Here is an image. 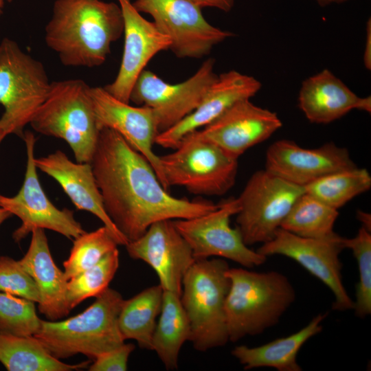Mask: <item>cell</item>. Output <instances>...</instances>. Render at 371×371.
<instances>
[{
    "instance_id": "obj_43",
    "label": "cell",
    "mask_w": 371,
    "mask_h": 371,
    "mask_svg": "<svg viewBox=\"0 0 371 371\" xmlns=\"http://www.w3.org/2000/svg\"><path fill=\"white\" fill-rule=\"evenodd\" d=\"M5 1H7L8 2H11L12 0H5Z\"/></svg>"
},
{
    "instance_id": "obj_12",
    "label": "cell",
    "mask_w": 371,
    "mask_h": 371,
    "mask_svg": "<svg viewBox=\"0 0 371 371\" xmlns=\"http://www.w3.org/2000/svg\"><path fill=\"white\" fill-rule=\"evenodd\" d=\"M214 64L213 58L207 59L193 76L174 85L144 69L133 87L130 102L153 110L159 134L179 123L199 105L218 77Z\"/></svg>"
},
{
    "instance_id": "obj_32",
    "label": "cell",
    "mask_w": 371,
    "mask_h": 371,
    "mask_svg": "<svg viewBox=\"0 0 371 371\" xmlns=\"http://www.w3.org/2000/svg\"><path fill=\"white\" fill-rule=\"evenodd\" d=\"M41 325L35 302L0 291V333L32 337L38 332Z\"/></svg>"
},
{
    "instance_id": "obj_25",
    "label": "cell",
    "mask_w": 371,
    "mask_h": 371,
    "mask_svg": "<svg viewBox=\"0 0 371 371\" xmlns=\"http://www.w3.org/2000/svg\"><path fill=\"white\" fill-rule=\"evenodd\" d=\"M180 297L164 291L160 317L153 337L152 350L167 370L177 369L181 348L190 339V325Z\"/></svg>"
},
{
    "instance_id": "obj_1",
    "label": "cell",
    "mask_w": 371,
    "mask_h": 371,
    "mask_svg": "<svg viewBox=\"0 0 371 371\" xmlns=\"http://www.w3.org/2000/svg\"><path fill=\"white\" fill-rule=\"evenodd\" d=\"M90 164L104 209L128 242L156 222L190 218L218 207L170 195L146 158L111 128L100 130Z\"/></svg>"
},
{
    "instance_id": "obj_35",
    "label": "cell",
    "mask_w": 371,
    "mask_h": 371,
    "mask_svg": "<svg viewBox=\"0 0 371 371\" xmlns=\"http://www.w3.org/2000/svg\"><path fill=\"white\" fill-rule=\"evenodd\" d=\"M135 348L133 344L124 343L113 350L104 352L93 361L89 370L126 371L128 357Z\"/></svg>"
},
{
    "instance_id": "obj_22",
    "label": "cell",
    "mask_w": 371,
    "mask_h": 371,
    "mask_svg": "<svg viewBox=\"0 0 371 371\" xmlns=\"http://www.w3.org/2000/svg\"><path fill=\"white\" fill-rule=\"evenodd\" d=\"M298 106L311 122L328 124L353 109L370 113L371 98L357 95L330 71L323 69L302 82Z\"/></svg>"
},
{
    "instance_id": "obj_19",
    "label": "cell",
    "mask_w": 371,
    "mask_h": 371,
    "mask_svg": "<svg viewBox=\"0 0 371 371\" xmlns=\"http://www.w3.org/2000/svg\"><path fill=\"white\" fill-rule=\"evenodd\" d=\"M282 126L277 114L240 100L214 121L199 130L205 139L238 159L251 147L269 138Z\"/></svg>"
},
{
    "instance_id": "obj_3",
    "label": "cell",
    "mask_w": 371,
    "mask_h": 371,
    "mask_svg": "<svg viewBox=\"0 0 371 371\" xmlns=\"http://www.w3.org/2000/svg\"><path fill=\"white\" fill-rule=\"evenodd\" d=\"M225 313L229 341L260 335L276 325L295 300V291L284 274L229 268Z\"/></svg>"
},
{
    "instance_id": "obj_8",
    "label": "cell",
    "mask_w": 371,
    "mask_h": 371,
    "mask_svg": "<svg viewBox=\"0 0 371 371\" xmlns=\"http://www.w3.org/2000/svg\"><path fill=\"white\" fill-rule=\"evenodd\" d=\"M159 158L169 188L177 186L194 194L219 196L236 181L238 159L204 138L199 130L185 135L173 152Z\"/></svg>"
},
{
    "instance_id": "obj_41",
    "label": "cell",
    "mask_w": 371,
    "mask_h": 371,
    "mask_svg": "<svg viewBox=\"0 0 371 371\" xmlns=\"http://www.w3.org/2000/svg\"><path fill=\"white\" fill-rule=\"evenodd\" d=\"M4 1L5 0H0V16L3 13V8L4 6Z\"/></svg>"
},
{
    "instance_id": "obj_21",
    "label": "cell",
    "mask_w": 371,
    "mask_h": 371,
    "mask_svg": "<svg viewBox=\"0 0 371 371\" xmlns=\"http://www.w3.org/2000/svg\"><path fill=\"white\" fill-rule=\"evenodd\" d=\"M36 168L54 178L78 210L97 216L113 234L120 245L128 241L107 214L90 163H74L61 150L34 158Z\"/></svg>"
},
{
    "instance_id": "obj_5",
    "label": "cell",
    "mask_w": 371,
    "mask_h": 371,
    "mask_svg": "<svg viewBox=\"0 0 371 371\" xmlns=\"http://www.w3.org/2000/svg\"><path fill=\"white\" fill-rule=\"evenodd\" d=\"M223 258L197 259L184 275L181 301L190 325V339L198 351L229 341L225 304L230 286Z\"/></svg>"
},
{
    "instance_id": "obj_36",
    "label": "cell",
    "mask_w": 371,
    "mask_h": 371,
    "mask_svg": "<svg viewBox=\"0 0 371 371\" xmlns=\"http://www.w3.org/2000/svg\"><path fill=\"white\" fill-rule=\"evenodd\" d=\"M201 8H214L223 12L230 11L235 0H186Z\"/></svg>"
},
{
    "instance_id": "obj_37",
    "label": "cell",
    "mask_w": 371,
    "mask_h": 371,
    "mask_svg": "<svg viewBox=\"0 0 371 371\" xmlns=\"http://www.w3.org/2000/svg\"><path fill=\"white\" fill-rule=\"evenodd\" d=\"M366 48L363 55V61L366 67L368 69H371V21L370 19L368 21L366 25Z\"/></svg>"
},
{
    "instance_id": "obj_14",
    "label": "cell",
    "mask_w": 371,
    "mask_h": 371,
    "mask_svg": "<svg viewBox=\"0 0 371 371\" xmlns=\"http://www.w3.org/2000/svg\"><path fill=\"white\" fill-rule=\"evenodd\" d=\"M344 249L341 236L311 238L294 234L281 227L273 238L256 250L267 257L282 255L290 258L321 280L333 292L332 309L344 311L354 308V301L348 294L342 281V263L339 254Z\"/></svg>"
},
{
    "instance_id": "obj_33",
    "label": "cell",
    "mask_w": 371,
    "mask_h": 371,
    "mask_svg": "<svg viewBox=\"0 0 371 371\" xmlns=\"http://www.w3.org/2000/svg\"><path fill=\"white\" fill-rule=\"evenodd\" d=\"M344 248L350 249L355 258L359 273L354 308L356 316L364 318L371 313V234L361 226L352 238L341 237Z\"/></svg>"
},
{
    "instance_id": "obj_28",
    "label": "cell",
    "mask_w": 371,
    "mask_h": 371,
    "mask_svg": "<svg viewBox=\"0 0 371 371\" xmlns=\"http://www.w3.org/2000/svg\"><path fill=\"white\" fill-rule=\"evenodd\" d=\"M338 215V210L304 192L295 202L280 227L302 237L328 238L337 234L333 226Z\"/></svg>"
},
{
    "instance_id": "obj_7",
    "label": "cell",
    "mask_w": 371,
    "mask_h": 371,
    "mask_svg": "<svg viewBox=\"0 0 371 371\" xmlns=\"http://www.w3.org/2000/svg\"><path fill=\"white\" fill-rule=\"evenodd\" d=\"M51 88L41 62L24 52L13 40L0 42V104L4 112L0 117V131L5 136L23 138L30 124L45 102Z\"/></svg>"
},
{
    "instance_id": "obj_4",
    "label": "cell",
    "mask_w": 371,
    "mask_h": 371,
    "mask_svg": "<svg viewBox=\"0 0 371 371\" xmlns=\"http://www.w3.org/2000/svg\"><path fill=\"white\" fill-rule=\"evenodd\" d=\"M123 302L118 291L108 287L86 310L72 317L41 319L34 337L58 359L82 354L93 361L124 344L118 325Z\"/></svg>"
},
{
    "instance_id": "obj_18",
    "label": "cell",
    "mask_w": 371,
    "mask_h": 371,
    "mask_svg": "<svg viewBox=\"0 0 371 371\" xmlns=\"http://www.w3.org/2000/svg\"><path fill=\"white\" fill-rule=\"evenodd\" d=\"M355 167L348 149L333 142L304 148L293 141L281 139L273 143L266 153L267 171L302 187L329 174Z\"/></svg>"
},
{
    "instance_id": "obj_23",
    "label": "cell",
    "mask_w": 371,
    "mask_h": 371,
    "mask_svg": "<svg viewBox=\"0 0 371 371\" xmlns=\"http://www.w3.org/2000/svg\"><path fill=\"white\" fill-rule=\"evenodd\" d=\"M31 234L28 250L19 261L37 286L39 312L49 320L56 321L71 311L67 300L68 280L51 255L44 229H35Z\"/></svg>"
},
{
    "instance_id": "obj_27",
    "label": "cell",
    "mask_w": 371,
    "mask_h": 371,
    "mask_svg": "<svg viewBox=\"0 0 371 371\" xmlns=\"http://www.w3.org/2000/svg\"><path fill=\"white\" fill-rule=\"evenodd\" d=\"M164 290L160 284L150 286L124 300L118 325L124 340L134 339L141 348L152 350L156 319L159 315Z\"/></svg>"
},
{
    "instance_id": "obj_39",
    "label": "cell",
    "mask_w": 371,
    "mask_h": 371,
    "mask_svg": "<svg viewBox=\"0 0 371 371\" xmlns=\"http://www.w3.org/2000/svg\"><path fill=\"white\" fill-rule=\"evenodd\" d=\"M12 214L5 209L0 207V225Z\"/></svg>"
},
{
    "instance_id": "obj_6",
    "label": "cell",
    "mask_w": 371,
    "mask_h": 371,
    "mask_svg": "<svg viewBox=\"0 0 371 371\" xmlns=\"http://www.w3.org/2000/svg\"><path fill=\"white\" fill-rule=\"evenodd\" d=\"M90 87L80 79L51 82L47 98L30 123L38 133L64 139L79 163H90L100 131Z\"/></svg>"
},
{
    "instance_id": "obj_34",
    "label": "cell",
    "mask_w": 371,
    "mask_h": 371,
    "mask_svg": "<svg viewBox=\"0 0 371 371\" xmlns=\"http://www.w3.org/2000/svg\"><path fill=\"white\" fill-rule=\"evenodd\" d=\"M0 291L39 302V293L32 277L19 260L6 256H0Z\"/></svg>"
},
{
    "instance_id": "obj_24",
    "label": "cell",
    "mask_w": 371,
    "mask_h": 371,
    "mask_svg": "<svg viewBox=\"0 0 371 371\" xmlns=\"http://www.w3.org/2000/svg\"><path fill=\"white\" fill-rule=\"evenodd\" d=\"M328 313H319L299 331L256 347L241 345L232 350V355L245 370L269 367L278 371H301L297 356L302 346L322 330V321Z\"/></svg>"
},
{
    "instance_id": "obj_13",
    "label": "cell",
    "mask_w": 371,
    "mask_h": 371,
    "mask_svg": "<svg viewBox=\"0 0 371 371\" xmlns=\"http://www.w3.org/2000/svg\"><path fill=\"white\" fill-rule=\"evenodd\" d=\"M27 153V165L24 181L19 192L12 197L0 194V207L19 217L21 225L12 234L19 243L38 228L58 232L68 238H76L85 232L72 211L56 207L48 199L36 172L34 164L36 138L30 131L24 133Z\"/></svg>"
},
{
    "instance_id": "obj_9",
    "label": "cell",
    "mask_w": 371,
    "mask_h": 371,
    "mask_svg": "<svg viewBox=\"0 0 371 371\" xmlns=\"http://www.w3.org/2000/svg\"><path fill=\"white\" fill-rule=\"evenodd\" d=\"M304 187L286 181L265 169L254 172L237 198V229L247 245L271 240Z\"/></svg>"
},
{
    "instance_id": "obj_11",
    "label": "cell",
    "mask_w": 371,
    "mask_h": 371,
    "mask_svg": "<svg viewBox=\"0 0 371 371\" xmlns=\"http://www.w3.org/2000/svg\"><path fill=\"white\" fill-rule=\"evenodd\" d=\"M132 4L139 13L153 17L159 31L170 38L169 49L178 58H202L233 36L209 23L201 8L186 0H135Z\"/></svg>"
},
{
    "instance_id": "obj_31",
    "label": "cell",
    "mask_w": 371,
    "mask_h": 371,
    "mask_svg": "<svg viewBox=\"0 0 371 371\" xmlns=\"http://www.w3.org/2000/svg\"><path fill=\"white\" fill-rule=\"evenodd\" d=\"M117 245L114 236L104 225L74 238L69 256L63 262L67 279L93 267Z\"/></svg>"
},
{
    "instance_id": "obj_16",
    "label": "cell",
    "mask_w": 371,
    "mask_h": 371,
    "mask_svg": "<svg viewBox=\"0 0 371 371\" xmlns=\"http://www.w3.org/2000/svg\"><path fill=\"white\" fill-rule=\"evenodd\" d=\"M126 247L131 258L145 262L156 272L164 291L181 296L184 275L196 259L172 220L152 224Z\"/></svg>"
},
{
    "instance_id": "obj_2",
    "label": "cell",
    "mask_w": 371,
    "mask_h": 371,
    "mask_svg": "<svg viewBox=\"0 0 371 371\" xmlns=\"http://www.w3.org/2000/svg\"><path fill=\"white\" fill-rule=\"evenodd\" d=\"M124 32L119 3L102 0H56L45 29L47 45L65 66L101 65Z\"/></svg>"
},
{
    "instance_id": "obj_26",
    "label": "cell",
    "mask_w": 371,
    "mask_h": 371,
    "mask_svg": "<svg viewBox=\"0 0 371 371\" xmlns=\"http://www.w3.org/2000/svg\"><path fill=\"white\" fill-rule=\"evenodd\" d=\"M90 362L68 364L54 357L34 336L0 333V363L9 371H73Z\"/></svg>"
},
{
    "instance_id": "obj_20",
    "label": "cell",
    "mask_w": 371,
    "mask_h": 371,
    "mask_svg": "<svg viewBox=\"0 0 371 371\" xmlns=\"http://www.w3.org/2000/svg\"><path fill=\"white\" fill-rule=\"evenodd\" d=\"M261 86L254 77L235 70L218 75L196 109L175 126L159 133L155 144L175 149L185 135L208 125L238 101L250 99Z\"/></svg>"
},
{
    "instance_id": "obj_30",
    "label": "cell",
    "mask_w": 371,
    "mask_h": 371,
    "mask_svg": "<svg viewBox=\"0 0 371 371\" xmlns=\"http://www.w3.org/2000/svg\"><path fill=\"white\" fill-rule=\"evenodd\" d=\"M119 267L117 248L105 255L97 264L68 280L67 300L71 311L83 300L104 291Z\"/></svg>"
},
{
    "instance_id": "obj_17",
    "label": "cell",
    "mask_w": 371,
    "mask_h": 371,
    "mask_svg": "<svg viewBox=\"0 0 371 371\" xmlns=\"http://www.w3.org/2000/svg\"><path fill=\"white\" fill-rule=\"evenodd\" d=\"M124 18V43L116 78L104 89L119 100L129 103L133 87L142 71L157 53L170 49V38L153 22L145 19L131 0H117Z\"/></svg>"
},
{
    "instance_id": "obj_29",
    "label": "cell",
    "mask_w": 371,
    "mask_h": 371,
    "mask_svg": "<svg viewBox=\"0 0 371 371\" xmlns=\"http://www.w3.org/2000/svg\"><path fill=\"white\" fill-rule=\"evenodd\" d=\"M371 187V176L357 167L322 177L304 187L305 193L338 210Z\"/></svg>"
},
{
    "instance_id": "obj_15",
    "label": "cell",
    "mask_w": 371,
    "mask_h": 371,
    "mask_svg": "<svg viewBox=\"0 0 371 371\" xmlns=\"http://www.w3.org/2000/svg\"><path fill=\"white\" fill-rule=\"evenodd\" d=\"M89 94L99 129L111 128L119 133L146 158L163 187L169 191L160 158L153 151L158 134L153 110L146 106H131L111 95L104 87H90Z\"/></svg>"
},
{
    "instance_id": "obj_10",
    "label": "cell",
    "mask_w": 371,
    "mask_h": 371,
    "mask_svg": "<svg viewBox=\"0 0 371 371\" xmlns=\"http://www.w3.org/2000/svg\"><path fill=\"white\" fill-rule=\"evenodd\" d=\"M238 210L237 198L232 197L219 203L208 213L172 221L196 260L218 256L251 269L264 264L267 257L251 249L237 227H231L230 218Z\"/></svg>"
},
{
    "instance_id": "obj_38",
    "label": "cell",
    "mask_w": 371,
    "mask_h": 371,
    "mask_svg": "<svg viewBox=\"0 0 371 371\" xmlns=\"http://www.w3.org/2000/svg\"><path fill=\"white\" fill-rule=\"evenodd\" d=\"M357 218L361 223V226L364 227L369 231L371 229V215L370 214L361 211L357 210Z\"/></svg>"
},
{
    "instance_id": "obj_40",
    "label": "cell",
    "mask_w": 371,
    "mask_h": 371,
    "mask_svg": "<svg viewBox=\"0 0 371 371\" xmlns=\"http://www.w3.org/2000/svg\"><path fill=\"white\" fill-rule=\"evenodd\" d=\"M319 4L326 5L332 3H341L348 0H315Z\"/></svg>"
},
{
    "instance_id": "obj_42",
    "label": "cell",
    "mask_w": 371,
    "mask_h": 371,
    "mask_svg": "<svg viewBox=\"0 0 371 371\" xmlns=\"http://www.w3.org/2000/svg\"><path fill=\"white\" fill-rule=\"evenodd\" d=\"M5 137V135L2 132L0 131V144L3 141Z\"/></svg>"
}]
</instances>
